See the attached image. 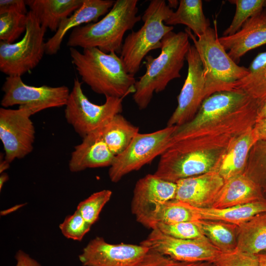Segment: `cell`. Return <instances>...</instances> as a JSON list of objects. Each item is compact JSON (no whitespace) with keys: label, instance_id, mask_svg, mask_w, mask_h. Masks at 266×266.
Listing matches in <instances>:
<instances>
[{"label":"cell","instance_id":"ee69618b","mask_svg":"<svg viewBox=\"0 0 266 266\" xmlns=\"http://www.w3.org/2000/svg\"><path fill=\"white\" fill-rule=\"evenodd\" d=\"M266 116V101L259 108L257 119L262 118Z\"/></svg>","mask_w":266,"mask_h":266},{"label":"cell","instance_id":"8d00e7d4","mask_svg":"<svg viewBox=\"0 0 266 266\" xmlns=\"http://www.w3.org/2000/svg\"><path fill=\"white\" fill-rule=\"evenodd\" d=\"M214 266H258V255L250 254L236 249L222 252L213 263Z\"/></svg>","mask_w":266,"mask_h":266},{"label":"cell","instance_id":"9a60e30c","mask_svg":"<svg viewBox=\"0 0 266 266\" xmlns=\"http://www.w3.org/2000/svg\"><path fill=\"white\" fill-rule=\"evenodd\" d=\"M188 71L181 91L178 104L167 123V126H179L191 121L204 100L205 81L200 56L191 45L186 56Z\"/></svg>","mask_w":266,"mask_h":266},{"label":"cell","instance_id":"44dd1931","mask_svg":"<svg viewBox=\"0 0 266 266\" xmlns=\"http://www.w3.org/2000/svg\"><path fill=\"white\" fill-rule=\"evenodd\" d=\"M258 140L252 127L233 140L216 169L225 181L244 173L250 151Z\"/></svg>","mask_w":266,"mask_h":266},{"label":"cell","instance_id":"f546056e","mask_svg":"<svg viewBox=\"0 0 266 266\" xmlns=\"http://www.w3.org/2000/svg\"><path fill=\"white\" fill-rule=\"evenodd\" d=\"M198 220L191 205L174 199L160 207L154 217L152 230L158 223L173 224Z\"/></svg>","mask_w":266,"mask_h":266},{"label":"cell","instance_id":"7a4b0ae2","mask_svg":"<svg viewBox=\"0 0 266 266\" xmlns=\"http://www.w3.org/2000/svg\"><path fill=\"white\" fill-rule=\"evenodd\" d=\"M69 52L82 81L96 93L105 98H124L134 93L136 80L116 53H106L97 48H84L82 52L69 48Z\"/></svg>","mask_w":266,"mask_h":266},{"label":"cell","instance_id":"277c9868","mask_svg":"<svg viewBox=\"0 0 266 266\" xmlns=\"http://www.w3.org/2000/svg\"><path fill=\"white\" fill-rule=\"evenodd\" d=\"M137 0H117L99 21L73 29L67 46L83 49L97 48L109 53H120L125 33L131 30L142 18L137 15Z\"/></svg>","mask_w":266,"mask_h":266},{"label":"cell","instance_id":"9c48e42d","mask_svg":"<svg viewBox=\"0 0 266 266\" xmlns=\"http://www.w3.org/2000/svg\"><path fill=\"white\" fill-rule=\"evenodd\" d=\"M105 98L102 104L92 103L84 94L78 78L74 79L65 105V117L81 137L101 130L115 115L122 112L123 98Z\"/></svg>","mask_w":266,"mask_h":266},{"label":"cell","instance_id":"f1b7e54d","mask_svg":"<svg viewBox=\"0 0 266 266\" xmlns=\"http://www.w3.org/2000/svg\"><path fill=\"white\" fill-rule=\"evenodd\" d=\"M198 222L205 237L222 252L236 248L238 226L217 220L200 219Z\"/></svg>","mask_w":266,"mask_h":266},{"label":"cell","instance_id":"cb8c5ba5","mask_svg":"<svg viewBox=\"0 0 266 266\" xmlns=\"http://www.w3.org/2000/svg\"><path fill=\"white\" fill-rule=\"evenodd\" d=\"M191 206L199 220L221 221L239 226L254 216L266 212V200L223 208Z\"/></svg>","mask_w":266,"mask_h":266},{"label":"cell","instance_id":"60d3db41","mask_svg":"<svg viewBox=\"0 0 266 266\" xmlns=\"http://www.w3.org/2000/svg\"><path fill=\"white\" fill-rule=\"evenodd\" d=\"M259 140L266 141V116L257 119L254 126Z\"/></svg>","mask_w":266,"mask_h":266},{"label":"cell","instance_id":"ac0fdd59","mask_svg":"<svg viewBox=\"0 0 266 266\" xmlns=\"http://www.w3.org/2000/svg\"><path fill=\"white\" fill-rule=\"evenodd\" d=\"M229 56L236 64L247 52L266 44V7L250 17L231 36L219 37Z\"/></svg>","mask_w":266,"mask_h":266},{"label":"cell","instance_id":"b9f144b4","mask_svg":"<svg viewBox=\"0 0 266 266\" xmlns=\"http://www.w3.org/2000/svg\"><path fill=\"white\" fill-rule=\"evenodd\" d=\"M259 259L258 266H266V252L257 254Z\"/></svg>","mask_w":266,"mask_h":266},{"label":"cell","instance_id":"d6986e66","mask_svg":"<svg viewBox=\"0 0 266 266\" xmlns=\"http://www.w3.org/2000/svg\"><path fill=\"white\" fill-rule=\"evenodd\" d=\"M114 157L105 143L100 130L83 137L81 143L75 146L68 168L72 172H78L87 168L110 166Z\"/></svg>","mask_w":266,"mask_h":266},{"label":"cell","instance_id":"bcb514c9","mask_svg":"<svg viewBox=\"0 0 266 266\" xmlns=\"http://www.w3.org/2000/svg\"><path fill=\"white\" fill-rule=\"evenodd\" d=\"M179 4V0H168L167 5L170 8H178Z\"/></svg>","mask_w":266,"mask_h":266},{"label":"cell","instance_id":"8fae6325","mask_svg":"<svg viewBox=\"0 0 266 266\" xmlns=\"http://www.w3.org/2000/svg\"><path fill=\"white\" fill-rule=\"evenodd\" d=\"M1 89L4 92L0 101L2 107L19 105V107L28 109L32 115L48 108L65 106L70 92L64 85H28L19 76L6 77Z\"/></svg>","mask_w":266,"mask_h":266},{"label":"cell","instance_id":"e575fe53","mask_svg":"<svg viewBox=\"0 0 266 266\" xmlns=\"http://www.w3.org/2000/svg\"><path fill=\"white\" fill-rule=\"evenodd\" d=\"M156 228L166 234L179 239H197L206 238L198 220L173 224L158 223L154 229Z\"/></svg>","mask_w":266,"mask_h":266},{"label":"cell","instance_id":"74e56055","mask_svg":"<svg viewBox=\"0 0 266 266\" xmlns=\"http://www.w3.org/2000/svg\"><path fill=\"white\" fill-rule=\"evenodd\" d=\"M139 266H214L212 263H187L174 260L149 249Z\"/></svg>","mask_w":266,"mask_h":266},{"label":"cell","instance_id":"5b68a950","mask_svg":"<svg viewBox=\"0 0 266 266\" xmlns=\"http://www.w3.org/2000/svg\"><path fill=\"white\" fill-rule=\"evenodd\" d=\"M185 32L193 41L202 63L205 99L216 92L232 91L236 82L249 73L248 68L232 60L219 42L216 22L214 28L210 27L197 38L188 28Z\"/></svg>","mask_w":266,"mask_h":266},{"label":"cell","instance_id":"4fadbf2b","mask_svg":"<svg viewBox=\"0 0 266 266\" xmlns=\"http://www.w3.org/2000/svg\"><path fill=\"white\" fill-rule=\"evenodd\" d=\"M31 116L28 109L20 107L0 108V139L5 152L4 159L10 163L24 158L33 150L35 128Z\"/></svg>","mask_w":266,"mask_h":266},{"label":"cell","instance_id":"5bb4252c","mask_svg":"<svg viewBox=\"0 0 266 266\" xmlns=\"http://www.w3.org/2000/svg\"><path fill=\"white\" fill-rule=\"evenodd\" d=\"M176 183L149 174L139 179L133 191L131 210L136 221L151 229L154 217L160 207L174 200Z\"/></svg>","mask_w":266,"mask_h":266},{"label":"cell","instance_id":"4dcf8cb0","mask_svg":"<svg viewBox=\"0 0 266 266\" xmlns=\"http://www.w3.org/2000/svg\"><path fill=\"white\" fill-rule=\"evenodd\" d=\"M244 173L260 188L266 200V141L258 140L251 148Z\"/></svg>","mask_w":266,"mask_h":266},{"label":"cell","instance_id":"f35d334b","mask_svg":"<svg viewBox=\"0 0 266 266\" xmlns=\"http://www.w3.org/2000/svg\"><path fill=\"white\" fill-rule=\"evenodd\" d=\"M27 4L23 0H0V14L12 11L27 14Z\"/></svg>","mask_w":266,"mask_h":266},{"label":"cell","instance_id":"ba28073f","mask_svg":"<svg viewBox=\"0 0 266 266\" xmlns=\"http://www.w3.org/2000/svg\"><path fill=\"white\" fill-rule=\"evenodd\" d=\"M27 17L26 30L20 41L0 42V70L8 76H21L30 71L45 54L44 36L46 29L31 10Z\"/></svg>","mask_w":266,"mask_h":266},{"label":"cell","instance_id":"6da1fadb","mask_svg":"<svg viewBox=\"0 0 266 266\" xmlns=\"http://www.w3.org/2000/svg\"><path fill=\"white\" fill-rule=\"evenodd\" d=\"M260 106L240 90L216 92L203 100L191 121L176 127L168 146L186 139L204 147L229 146L254 127Z\"/></svg>","mask_w":266,"mask_h":266},{"label":"cell","instance_id":"ab89813d","mask_svg":"<svg viewBox=\"0 0 266 266\" xmlns=\"http://www.w3.org/2000/svg\"><path fill=\"white\" fill-rule=\"evenodd\" d=\"M15 257L16 260L15 266H41L37 261L22 250L18 251Z\"/></svg>","mask_w":266,"mask_h":266},{"label":"cell","instance_id":"ffe728a7","mask_svg":"<svg viewBox=\"0 0 266 266\" xmlns=\"http://www.w3.org/2000/svg\"><path fill=\"white\" fill-rule=\"evenodd\" d=\"M114 2L112 0H84L82 5L62 21L57 32L45 42V54H57L68 31L83 24L97 22L99 17L108 12Z\"/></svg>","mask_w":266,"mask_h":266},{"label":"cell","instance_id":"52a82bcc","mask_svg":"<svg viewBox=\"0 0 266 266\" xmlns=\"http://www.w3.org/2000/svg\"><path fill=\"white\" fill-rule=\"evenodd\" d=\"M229 146L204 147L186 140L175 142L160 156L154 174L176 182L181 179L216 170Z\"/></svg>","mask_w":266,"mask_h":266},{"label":"cell","instance_id":"7bdbcfd3","mask_svg":"<svg viewBox=\"0 0 266 266\" xmlns=\"http://www.w3.org/2000/svg\"><path fill=\"white\" fill-rule=\"evenodd\" d=\"M10 163L4 160H1L0 162V174L4 172L5 170L7 169L10 166Z\"/></svg>","mask_w":266,"mask_h":266},{"label":"cell","instance_id":"7c38bea8","mask_svg":"<svg viewBox=\"0 0 266 266\" xmlns=\"http://www.w3.org/2000/svg\"><path fill=\"white\" fill-rule=\"evenodd\" d=\"M140 244L174 260L187 263H213L222 253L207 238L179 239L166 234L156 228L152 230Z\"/></svg>","mask_w":266,"mask_h":266},{"label":"cell","instance_id":"f6af8a7d","mask_svg":"<svg viewBox=\"0 0 266 266\" xmlns=\"http://www.w3.org/2000/svg\"><path fill=\"white\" fill-rule=\"evenodd\" d=\"M9 177L7 173L3 172L0 176V190H1L4 183L8 180Z\"/></svg>","mask_w":266,"mask_h":266},{"label":"cell","instance_id":"30bf717a","mask_svg":"<svg viewBox=\"0 0 266 266\" xmlns=\"http://www.w3.org/2000/svg\"><path fill=\"white\" fill-rule=\"evenodd\" d=\"M176 126L168 127L150 133H138L128 147L115 156L109 166L108 176L114 183L128 173L151 163L168 147Z\"/></svg>","mask_w":266,"mask_h":266},{"label":"cell","instance_id":"d590c367","mask_svg":"<svg viewBox=\"0 0 266 266\" xmlns=\"http://www.w3.org/2000/svg\"><path fill=\"white\" fill-rule=\"evenodd\" d=\"M91 227L77 210L73 214L67 216L59 225L65 237L76 241H81L90 230Z\"/></svg>","mask_w":266,"mask_h":266},{"label":"cell","instance_id":"3957f363","mask_svg":"<svg viewBox=\"0 0 266 266\" xmlns=\"http://www.w3.org/2000/svg\"><path fill=\"white\" fill-rule=\"evenodd\" d=\"M185 32L168 33L162 41L161 52L154 58H145L146 71L134 84L133 100L140 110L149 104L154 93L164 91L170 81L181 77L182 68L191 44Z\"/></svg>","mask_w":266,"mask_h":266},{"label":"cell","instance_id":"484cf974","mask_svg":"<svg viewBox=\"0 0 266 266\" xmlns=\"http://www.w3.org/2000/svg\"><path fill=\"white\" fill-rule=\"evenodd\" d=\"M249 73L236 82L232 90H240L260 106L266 101V51L259 53L248 68Z\"/></svg>","mask_w":266,"mask_h":266},{"label":"cell","instance_id":"d6a6232c","mask_svg":"<svg viewBox=\"0 0 266 266\" xmlns=\"http://www.w3.org/2000/svg\"><path fill=\"white\" fill-rule=\"evenodd\" d=\"M27 14L15 11L0 14V41L14 43L26 31Z\"/></svg>","mask_w":266,"mask_h":266},{"label":"cell","instance_id":"8992f818","mask_svg":"<svg viewBox=\"0 0 266 266\" xmlns=\"http://www.w3.org/2000/svg\"><path fill=\"white\" fill-rule=\"evenodd\" d=\"M173 11L164 0L150 1L141 18L143 25L126 36L120 53L130 74L134 76L137 73L150 51L161 49L163 38L174 29L165 24Z\"/></svg>","mask_w":266,"mask_h":266},{"label":"cell","instance_id":"1f68e13d","mask_svg":"<svg viewBox=\"0 0 266 266\" xmlns=\"http://www.w3.org/2000/svg\"><path fill=\"white\" fill-rule=\"evenodd\" d=\"M229 1L235 5L236 9L231 24L223 33L224 36L234 34L247 20L266 7V0H232Z\"/></svg>","mask_w":266,"mask_h":266},{"label":"cell","instance_id":"836d02e7","mask_svg":"<svg viewBox=\"0 0 266 266\" xmlns=\"http://www.w3.org/2000/svg\"><path fill=\"white\" fill-rule=\"evenodd\" d=\"M112 194V191L107 189L95 192L80 201L76 210L92 226L98 220L101 210L110 200Z\"/></svg>","mask_w":266,"mask_h":266},{"label":"cell","instance_id":"2e32d148","mask_svg":"<svg viewBox=\"0 0 266 266\" xmlns=\"http://www.w3.org/2000/svg\"><path fill=\"white\" fill-rule=\"evenodd\" d=\"M149 250L140 244H111L97 236L83 248L79 259L83 266H139Z\"/></svg>","mask_w":266,"mask_h":266},{"label":"cell","instance_id":"e0dca14e","mask_svg":"<svg viewBox=\"0 0 266 266\" xmlns=\"http://www.w3.org/2000/svg\"><path fill=\"white\" fill-rule=\"evenodd\" d=\"M175 200L200 208L211 207L225 183L216 170L176 182Z\"/></svg>","mask_w":266,"mask_h":266},{"label":"cell","instance_id":"83f0119b","mask_svg":"<svg viewBox=\"0 0 266 266\" xmlns=\"http://www.w3.org/2000/svg\"><path fill=\"white\" fill-rule=\"evenodd\" d=\"M138 131L137 127L118 114L101 129V133L107 146L115 156L128 147Z\"/></svg>","mask_w":266,"mask_h":266},{"label":"cell","instance_id":"d4e9b609","mask_svg":"<svg viewBox=\"0 0 266 266\" xmlns=\"http://www.w3.org/2000/svg\"><path fill=\"white\" fill-rule=\"evenodd\" d=\"M236 249L255 255L266 251V212L238 226Z\"/></svg>","mask_w":266,"mask_h":266},{"label":"cell","instance_id":"4316f807","mask_svg":"<svg viewBox=\"0 0 266 266\" xmlns=\"http://www.w3.org/2000/svg\"><path fill=\"white\" fill-rule=\"evenodd\" d=\"M168 26L178 24L186 26L197 37L210 27L209 19L204 15L201 0H180L176 11H173L165 21Z\"/></svg>","mask_w":266,"mask_h":266},{"label":"cell","instance_id":"603a6c76","mask_svg":"<svg viewBox=\"0 0 266 266\" xmlns=\"http://www.w3.org/2000/svg\"><path fill=\"white\" fill-rule=\"evenodd\" d=\"M84 0H27V5L41 26L56 32L61 23L83 4Z\"/></svg>","mask_w":266,"mask_h":266},{"label":"cell","instance_id":"7402d4cb","mask_svg":"<svg viewBox=\"0 0 266 266\" xmlns=\"http://www.w3.org/2000/svg\"><path fill=\"white\" fill-rule=\"evenodd\" d=\"M265 199L258 185L245 173L225 181L211 207L223 208Z\"/></svg>","mask_w":266,"mask_h":266}]
</instances>
